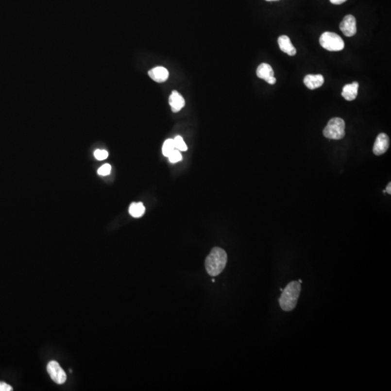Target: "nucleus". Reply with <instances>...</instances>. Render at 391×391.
I'll list each match as a JSON object with an SVG mask.
<instances>
[{
	"mask_svg": "<svg viewBox=\"0 0 391 391\" xmlns=\"http://www.w3.org/2000/svg\"><path fill=\"white\" fill-rule=\"evenodd\" d=\"M169 104L173 113H178L185 106V100L178 91H172L169 97Z\"/></svg>",
	"mask_w": 391,
	"mask_h": 391,
	"instance_id": "nucleus-8",
	"label": "nucleus"
},
{
	"mask_svg": "<svg viewBox=\"0 0 391 391\" xmlns=\"http://www.w3.org/2000/svg\"><path fill=\"white\" fill-rule=\"evenodd\" d=\"M301 290L302 286L299 281H292L287 285L279 299V304L283 311L290 312L296 307Z\"/></svg>",
	"mask_w": 391,
	"mask_h": 391,
	"instance_id": "nucleus-2",
	"label": "nucleus"
},
{
	"mask_svg": "<svg viewBox=\"0 0 391 391\" xmlns=\"http://www.w3.org/2000/svg\"><path fill=\"white\" fill-rule=\"evenodd\" d=\"M389 137L387 134L382 133L377 136L373 147V153L375 155L380 156L385 154L389 148Z\"/></svg>",
	"mask_w": 391,
	"mask_h": 391,
	"instance_id": "nucleus-7",
	"label": "nucleus"
},
{
	"mask_svg": "<svg viewBox=\"0 0 391 391\" xmlns=\"http://www.w3.org/2000/svg\"><path fill=\"white\" fill-rule=\"evenodd\" d=\"M256 75L261 79L265 80L266 82H268L271 78L274 77V71L269 64L262 63L257 68Z\"/></svg>",
	"mask_w": 391,
	"mask_h": 391,
	"instance_id": "nucleus-13",
	"label": "nucleus"
},
{
	"mask_svg": "<svg viewBox=\"0 0 391 391\" xmlns=\"http://www.w3.org/2000/svg\"><path fill=\"white\" fill-rule=\"evenodd\" d=\"M345 128L346 124L343 119L340 118H332L323 131V134L326 138L330 139H342L345 136Z\"/></svg>",
	"mask_w": 391,
	"mask_h": 391,
	"instance_id": "nucleus-3",
	"label": "nucleus"
},
{
	"mask_svg": "<svg viewBox=\"0 0 391 391\" xmlns=\"http://www.w3.org/2000/svg\"><path fill=\"white\" fill-rule=\"evenodd\" d=\"M145 212V207L141 202L132 203L129 207V213L134 218H141Z\"/></svg>",
	"mask_w": 391,
	"mask_h": 391,
	"instance_id": "nucleus-14",
	"label": "nucleus"
},
{
	"mask_svg": "<svg viewBox=\"0 0 391 391\" xmlns=\"http://www.w3.org/2000/svg\"><path fill=\"white\" fill-rule=\"evenodd\" d=\"M330 1L333 4H341L347 0H330Z\"/></svg>",
	"mask_w": 391,
	"mask_h": 391,
	"instance_id": "nucleus-21",
	"label": "nucleus"
},
{
	"mask_svg": "<svg viewBox=\"0 0 391 391\" xmlns=\"http://www.w3.org/2000/svg\"><path fill=\"white\" fill-rule=\"evenodd\" d=\"M320 45L330 51H341L344 48V41L337 34L324 32L320 38Z\"/></svg>",
	"mask_w": 391,
	"mask_h": 391,
	"instance_id": "nucleus-4",
	"label": "nucleus"
},
{
	"mask_svg": "<svg viewBox=\"0 0 391 391\" xmlns=\"http://www.w3.org/2000/svg\"><path fill=\"white\" fill-rule=\"evenodd\" d=\"M47 372L51 380L57 384H63L67 380L66 373L57 361H50L47 365Z\"/></svg>",
	"mask_w": 391,
	"mask_h": 391,
	"instance_id": "nucleus-5",
	"label": "nucleus"
},
{
	"mask_svg": "<svg viewBox=\"0 0 391 391\" xmlns=\"http://www.w3.org/2000/svg\"><path fill=\"white\" fill-rule=\"evenodd\" d=\"M277 42H278L279 47L282 51L290 56L296 55V48L292 44L291 41L289 36H286V35L280 36L277 40Z\"/></svg>",
	"mask_w": 391,
	"mask_h": 391,
	"instance_id": "nucleus-9",
	"label": "nucleus"
},
{
	"mask_svg": "<svg viewBox=\"0 0 391 391\" xmlns=\"http://www.w3.org/2000/svg\"><path fill=\"white\" fill-rule=\"evenodd\" d=\"M13 388L4 382H0V391H12Z\"/></svg>",
	"mask_w": 391,
	"mask_h": 391,
	"instance_id": "nucleus-20",
	"label": "nucleus"
},
{
	"mask_svg": "<svg viewBox=\"0 0 391 391\" xmlns=\"http://www.w3.org/2000/svg\"><path fill=\"white\" fill-rule=\"evenodd\" d=\"M268 83L269 84H271V85H273V84L276 83V78L274 77L271 78V79L268 81Z\"/></svg>",
	"mask_w": 391,
	"mask_h": 391,
	"instance_id": "nucleus-22",
	"label": "nucleus"
},
{
	"mask_svg": "<svg viewBox=\"0 0 391 391\" xmlns=\"http://www.w3.org/2000/svg\"><path fill=\"white\" fill-rule=\"evenodd\" d=\"M175 150V144H174V140L170 139L166 140L164 142L163 147H162V154L165 156H168Z\"/></svg>",
	"mask_w": 391,
	"mask_h": 391,
	"instance_id": "nucleus-15",
	"label": "nucleus"
},
{
	"mask_svg": "<svg viewBox=\"0 0 391 391\" xmlns=\"http://www.w3.org/2000/svg\"><path fill=\"white\" fill-rule=\"evenodd\" d=\"M110 171H111V166L109 164H105L98 170V174L105 176L110 173Z\"/></svg>",
	"mask_w": 391,
	"mask_h": 391,
	"instance_id": "nucleus-19",
	"label": "nucleus"
},
{
	"mask_svg": "<svg viewBox=\"0 0 391 391\" xmlns=\"http://www.w3.org/2000/svg\"><path fill=\"white\" fill-rule=\"evenodd\" d=\"M324 77L321 74L307 75V76H305V79H304V83H305V85L311 90L320 88L324 84Z\"/></svg>",
	"mask_w": 391,
	"mask_h": 391,
	"instance_id": "nucleus-11",
	"label": "nucleus"
},
{
	"mask_svg": "<svg viewBox=\"0 0 391 391\" xmlns=\"http://www.w3.org/2000/svg\"><path fill=\"white\" fill-rule=\"evenodd\" d=\"M228 256L225 250L219 247L212 249L205 260V268L209 275H218L221 273L226 266Z\"/></svg>",
	"mask_w": 391,
	"mask_h": 391,
	"instance_id": "nucleus-1",
	"label": "nucleus"
},
{
	"mask_svg": "<svg viewBox=\"0 0 391 391\" xmlns=\"http://www.w3.org/2000/svg\"><path fill=\"white\" fill-rule=\"evenodd\" d=\"M266 1H277V0H266Z\"/></svg>",
	"mask_w": 391,
	"mask_h": 391,
	"instance_id": "nucleus-25",
	"label": "nucleus"
},
{
	"mask_svg": "<svg viewBox=\"0 0 391 391\" xmlns=\"http://www.w3.org/2000/svg\"><path fill=\"white\" fill-rule=\"evenodd\" d=\"M173 140L175 149L179 150V151H187L188 148H187V144H186V143L184 142V139H183V138L181 136H177L175 137Z\"/></svg>",
	"mask_w": 391,
	"mask_h": 391,
	"instance_id": "nucleus-16",
	"label": "nucleus"
},
{
	"mask_svg": "<svg viewBox=\"0 0 391 391\" xmlns=\"http://www.w3.org/2000/svg\"><path fill=\"white\" fill-rule=\"evenodd\" d=\"M168 158H169V160L172 163H176V162H179L182 159V155H181L179 150H175L168 156Z\"/></svg>",
	"mask_w": 391,
	"mask_h": 391,
	"instance_id": "nucleus-17",
	"label": "nucleus"
},
{
	"mask_svg": "<svg viewBox=\"0 0 391 391\" xmlns=\"http://www.w3.org/2000/svg\"><path fill=\"white\" fill-rule=\"evenodd\" d=\"M386 192L389 193V194H391V184L389 183V185L386 187Z\"/></svg>",
	"mask_w": 391,
	"mask_h": 391,
	"instance_id": "nucleus-23",
	"label": "nucleus"
},
{
	"mask_svg": "<svg viewBox=\"0 0 391 391\" xmlns=\"http://www.w3.org/2000/svg\"><path fill=\"white\" fill-rule=\"evenodd\" d=\"M299 283H301V284H302V280H299Z\"/></svg>",
	"mask_w": 391,
	"mask_h": 391,
	"instance_id": "nucleus-24",
	"label": "nucleus"
},
{
	"mask_svg": "<svg viewBox=\"0 0 391 391\" xmlns=\"http://www.w3.org/2000/svg\"><path fill=\"white\" fill-rule=\"evenodd\" d=\"M358 85L359 84L358 82H353L352 84L345 85L342 91V97L347 101L355 100L358 95Z\"/></svg>",
	"mask_w": 391,
	"mask_h": 391,
	"instance_id": "nucleus-12",
	"label": "nucleus"
},
{
	"mask_svg": "<svg viewBox=\"0 0 391 391\" xmlns=\"http://www.w3.org/2000/svg\"><path fill=\"white\" fill-rule=\"evenodd\" d=\"M340 29L347 37H352L357 34V20L352 15H348L342 20Z\"/></svg>",
	"mask_w": 391,
	"mask_h": 391,
	"instance_id": "nucleus-6",
	"label": "nucleus"
},
{
	"mask_svg": "<svg viewBox=\"0 0 391 391\" xmlns=\"http://www.w3.org/2000/svg\"><path fill=\"white\" fill-rule=\"evenodd\" d=\"M108 153L106 150H97L94 152V156L98 160H104L108 157Z\"/></svg>",
	"mask_w": 391,
	"mask_h": 391,
	"instance_id": "nucleus-18",
	"label": "nucleus"
},
{
	"mask_svg": "<svg viewBox=\"0 0 391 391\" xmlns=\"http://www.w3.org/2000/svg\"><path fill=\"white\" fill-rule=\"evenodd\" d=\"M150 77L157 83H164L168 79L169 77V72L165 68L158 67L154 68L149 71Z\"/></svg>",
	"mask_w": 391,
	"mask_h": 391,
	"instance_id": "nucleus-10",
	"label": "nucleus"
}]
</instances>
